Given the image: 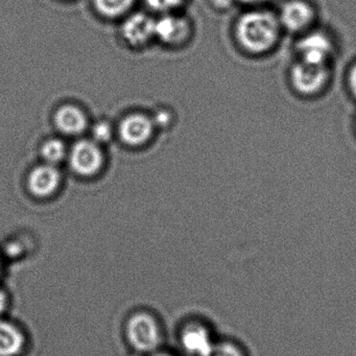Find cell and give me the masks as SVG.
Returning <instances> with one entry per match:
<instances>
[{
    "label": "cell",
    "instance_id": "cell-1",
    "mask_svg": "<svg viewBox=\"0 0 356 356\" xmlns=\"http://www.w3.org/2000/svg\"><path fill=\"white\" fill-rule=\"evenodd\" d=\"M278 16L268 11H250L243 14L235 26V38L245 53L261 56L272 51L280 40Z\"/></svg>",
    "mask_w": 356,
    "mask_h": 356
},
{
    "label": "cell",
    "instance_id": "cell-2",
    "mask_svg": "<svg viewBox=\"0 0 356 356\" xmlns=\"http://www.w3.org/2000/svg\"><path fill=\"white\" fill-rule=\"evenodd\" d=\"M328 65H316L300 61L293 64L289 72L291 86L299 95L312 97L320 95L330 81Z\"/></svg>",
    "mask_w": 356,
    "mask_h": 356
},
{
    "label": "cell",
    "instance_id": "cell-3",
    "mask_svg": "<svg viewBox=\"0 0 356 356\" xmlns=\"http://www.w3.org/2000/svg\"><path fill=\"white\" fill-rule=\"evenodd\" d=\"M129 343L139 352H153L161 343V331L153 316L138 312L129 318L126 326Z\"/></svg>",
    "mask_w": 356,
    "mask_h": 356
},
{
    "label": "cell",
    "instance_id": "cell-4",
    "mask_svg": "<svg viewBox=\"0 0 356 356\" xmlns=\"http://www.w3.org/2000/svg\"><path fill=\"white\" fill-rule=\"evenodd\" d=\"M105 161L103 151L99 143L87 139L74 143L70 153V166L76 174L90 177L102 170Z\"/></svg>",
    "mask_w": 356,
    "mask_h": 356
},
{
    "label": "cell",
    "instance_id": "cell-5",
    "mask_svg": "<svg viewBox=\"0 0 356 356\" xmlns=\"http://www.w3.org/2000/svg\"><path fill=\"white\" fill-rule=\"evenodd\" d=\"M300 61L316 65H328L334 55L332 40L324 33H307L297 44Z\"/></svg>",
    "mask_w": 356,
    "mask_h": 356
},
{
    "label": "cell",
    "instance_id": "cell-6",
    "mask_svg": "<svg viewBox=\"0 0 356 356\" xmlns=\"http://www.w3.org/2000/svg\"><path fill=\"white\" fill-rule=\"evenodd\" d=\"M278 19L282 30L298 34L312 28L316 19V12L304 0H289L281 8Z\"/></svg>",
    "mask_w": 356,
    "mask_h": 356
},
{
    "label": "cell",
    "instance_id": "cell-7",
    "mask_svg": "<svg viewBox=\"0 0 356 356\" xmlns=\"http://www.w3.org/2000/svg\"><path fill=\"white\" fill-rule=\"evenodd\" d=\"M155 130L153 118L143 113H131L120 122V138L126 145L131 147H139L145 145L151 139Z\"/></svg>",
    "mask_w": 356,
    "mask_h": 356
},
{
    "label": "cell",
    "instance_id": "cell-8",
    "mask_svg": "<svg viewBox=\"0 0 356 356\" xmlns=\"http://www.w3.org/2000/svg\"><path fill=\"white\" fill-rule=\"evenodd\" d=\"M191 28L188 20L175 14H163L156 20V38L172 47L183 44L191 36Z\"/></svg>",
    "mask_w": 356,
    "mask_h": 356
},
{
    "label": "cell",
    "instance_id": "cell-9",
    "mask_svg": "<svg viewBox=\"0 0 356 356\" xmlns=\"http://www.w3.org/2000/svg\"><path fill=\"white\" fill-rule=\"evenodd\" d=\"M122 33L129 44L143 47L156 37V20L145 13L132 14L122 24Z\"/></svg>",
    "mask_w": 356,
    "mask_h": 356
},
{
    "label": "cell",
    "instance_id": "cell-10",
    "mask_svg": "<svg viewBox=\"0 0 356 356\" xmlns=\"http://www.w3.org/2000/svg\"><path fill=\"white\" fill-rule=\"evenodd\" d=\"M61 183V174L56 165L41 164L29 175L28 187L32 195L38 197H51Z\"/></svg>",
    "mask_w": 356,
    "mask_h": 356
},
{
    "label": "cell",
    "instance_id": "cell-11",
    "mask_svg": "<svg viewBox=\"0 0 356 356\" xmlns=\"http://www.w3.org/2000/svg\"><path fill=\"white\" fill-rule=\"evenodd\" d=\"M55 124L62 133L66 135L82 134L88 126L86 114L76 105L61 106L55 114Z\"/></svg>",
    "mask_w": 356,
    "mask_h": 356
},
{
    "label": "cell",
    "instance_id": "cell-12",
    "mask_svg": "<svg viewBox=\"0 0 356 356\" xmlns=\"http://www.w3.org/2000/svg\"><path fill=\"white\" fill-rule=\"evenodd\" d=\"M181 345L187 353L193 356H206L213 346L209 331L199 324L185 327L181 333Z\"/></svg>",
    "mask_w": 356,
    "mask_h": 356
},
{
    "label": "cell",
    "instance_id": "cell-13",
    "mask_svg": "<svg viewBox=\"0 0 356 356\" xmlns=\"http://www.w3.org/2000/svg\"><path fill=\"white\" fill-rule=\"evenodd\" d=\"M24 341V333L14 323L0 318V356H17Z\"/></svg>",
    "mask_w": 356,
    "mask_h": 356
},
{
    "label": "cell",
    "instance_id": "cell-14",
    "mask_svg": "<svg viewBox=\"0 0 356 356\" xmlns=\"http://www.w3.org/2000/svg\"><path fill=\"white\" fill-rule=\"evenodd\" d=\"M95 10L106 17H120L130 11L135 0H92Z\"/></svg>",
    "mask_w": 356,
    "mask_h": 356
},
{
    "label": "cell",
    "instance_id": "cell-15",
    "mask_svg": "<svg viewBox=\"0 0 356 356\" xmlns=\"http://www.w3.org/2000/svg\"><path fill=\"white\" fill-rule=\"evenodd\" d=\"M41 156L45 163L57 165L67 156L65 143L58 138L47 139L41 147Z\"/></svg>",
    "mask_w": 356,
    "mask_h": 356
},
{
    "label": "cell",
    "instance_id": "cell-16",
    "mask_svg": "<svg viewBox=\"0 0 356 356\" xmlns=\"http://www.w3.org/2000/svg\"><path fill=\"white\" fill-rule=\"evenodd\" d=\"M92 140L99 145L107 143L113 136V127L108 120H97L91 128Z\"/></svg>",
    "mask_w": 356,
    "mask_h": 356
},
{
    "label": "cell",
    "instance_id": "cell-17",
    "mask_svg": "<svg viewBox=\"0 0 356 356\" xmlns=\"http://www.w3.org/2000/svg\"><path fill=\"white\" fill-rule=\"evenodd\" d=\"M206 356H245L243 350L230 341L213 343L209 353Z\"/></svg>",
    "mask_w": 356,
    "mask_h": 356
},
{
    "label": "cell",
    "instance_id": "cell-18",
    "mask_svg": "<svg viewBox=\"0 0 356 356\" xmlns=\"http://www.w3.org/2000/svg\"><path fill=\"white\" fill-rule=\"evenodd\" d=\"M149 9L161 14L176 11L184 3L185 0H145Z\"/></svg>",
    "mask_w": 356,
    "mask_h": 356
},
{
    "label": "cell",
    "instance_id": "cell-19",
    "mask_svg": "<svg viewBox=\"0 0 356 356\" xmlns=\"http://www.w3.org/2000/svg\"><path fill=\"white\" fill-rule=\"evenodd\" d=\"M154 124L159 127H168L172 124V113L166 109H161L156 112L153 118Z\"/></svg>",
    "mask_w": 356,
    "mask_h": 356
},
{
    "label": "cell",
    "instance_id": "cell-20",
    "mask_svg": "<svg viewBox=\"0 0 356 356\" xmlns=\"http://www.w3.org/2000/svg\"><path fill=\"white\" fill-rule=\"evenodd\" d=\"M348 86L352 95L356 99V63L350 68L349 74H348Z\"/></svg>",
    "mask_w": 356,
    "mask_h": 356
},
{
    "label": "cell",
    "instance_id": "cell-21",
    "mask_svg": "<svg viewBox=\"0 0 356 356\" xmlns=\"http://www.w3.org/2000/svg\"><path fill=\"white\" fill-rule=\"evenodd\" d=\"M235 0H212L214 7L220 10H228L233 6Z\"/></svg>",
    "mask_w": 356,
    "mask_h": 356
},
{
    "label": "cell",
    "instance_id": "cell-22",
    "mask_svg": "<svg viewBox=\"0 0 356 356\" xmlns=\"http://www.w3.org/2000/svg\"><path fill=\"white\" fill-rule=\"evenodd\" d=\"M8 302H9V300H8L7 293L0 287V318H1L3 312L7 309Z\"/></svg>",
    "mask_w": 356,
    "mask_h": 356
},
{
    "label": "cell",
    "instance_id": "cell-23",
    "mask_svg": "<svg viewBox=\"0 0 356 356\" xmlns=\"http://www.w3.org/2000/svg\"><path fill=\"white\" fill-rule=\"evenodd\" d=\"M245 5H260V3H266L268 0H238Z\"/></svg>",
    "mask_w": 356,
    "mask_h": 356
},
{
    "label": "cell",
    "instance_id": "cell-24",
    "mask_svg": "<svg viewBox=\"0 0 356 356\" xmlns=\"http://www.w3.org/2000/svg\"><path fill=\"white\" fill-rule=\"evenodd\" d=\"M153 356H176V355H172V354H170V353H156V354H154Z\"/></svg>",
    "mask_w": 356,
    "mask_h": 356
},
{
    "label": "cell",
    "instance_id": "cell-25",
    "mask_svg": "<svg viewBox=\"0 0 356 356\" xmlns=\"http://www.w3.org/2000/svg\"><path fill=\"white\" fill-rule=\"evenodd\" d=\"M1 270H3V264H1V259H0V275H1Z\"/></svg>",
    "mask_w": 356,
    "mask_h": 356
}]
</instances>
